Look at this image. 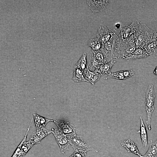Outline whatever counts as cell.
<instances>
[{"mask_svg":"<svg viewBox=\"0 0 157 157\" xmlns=\"http://www.w3.org/2000/svg\"><path fill=\"white\" fill-rule=\"evenodd\" d=\"M157 32L140 23L134 35V43L137 47H144L151 42L156 41Z\"/></svg>","mask_w":157,"mask_h":157,"instance_id":"obj_1","label":"cell"},{"mask_svg":"<svg viewBox=\"0 0 157 157\" xmlns=\"http://www.w3.org/2000/svg\"><path fill=\"white\" fill-rule=\"evenodd\" d=\"M155 95L153 85L149 84L146 92L145 108L147 114L146 123L148 128L150 131L152 113L154 109V102Z\"/></svg>","mask_w":157,"mask_h":157,"instance_id":"obj_2","label":"cell"},{"mask_svg":"<svg viewBox=\"0 0 157 157\" xmlns=\"http://www.w3.org/2000/svg\"><path fill=\"white\" fill-rule=\"evenodd\" d=\"M111 61L101 49L92 50L90 53L88 66L90 71H94L99 65Z\"/></svg>","mask_w":157,"mask_h":157,"instance_id":"obj_3","label":"cell"},{"mask_svg":"<svg viewBox=\"0 0 157 157\" xmlns=\"http://www.w3.org/2000/svg\"><path fill=\"white\" fill-rule=\"evenodd\" d=\"M53 122L58 127L59 131L68 138L76 136V135L74 126L69 122L58 119H55Z\"/></svg>","mask_w":157,"mask_h":157,"instance_id":"obj_4","label":"cell"},{"mask_svg":"<svg viewBox=\"0 0 157 157\" xmlns=\"http://www.w3.org/2000/svg\"><path fill=\"white\" fill-rule=\"evenodd\" d=\"M72 147L75 151L85 153L92 149L90 146L83 140L81 136L76 135L72 138H69Z\"/></svg>","mask_w":157,"mask_h":157,"instance_id":"obj_5","label":"cell"},{"mask_svg":"<svg viewBox=\"0 0 157 157\" xmlns=\"http://www.w3.org/2000/svg\"><path fill=\"white\" fill-rule=\"evenodd\" d=\"M51 132L53 134L59 145L61 151L64 154L69 149V146L71 144V141L69 138L61 133L59 131L52 128Z\"/></svg>","mask_w":157,"mask_h":157,"instance_id":"obj_6","label":"cell"},{"mask_svg":"<svg viewBox=\"0 0 157 157\" xmlns=\"http://www.w3.org/2000/svg\"><path fill=\"white\" fill-rule=\"evenodd\" d=\"M117 33L115 30H111L107 26H102L98 29L97 37L103 44L113 38Z\"/></svg>","mask_w":157,"mask_h":157,"instance_id":"obj_7","label":"cell"},{"mask_svg":"<svg viewBox=\"0 0 157 157\" xmlns=\"http://www.w3.org/2000/svg\"><path fill=\"white\" fill-rule=\"evenodd\" d=\"M110 2L109 0H87L86 3L93 13H99L103 11Z\"/></svg>","mask_w":157,"mask_h":157,"instance_id":"obj_8","label":"cell"},{"mask_svg":"<svg viewBox=\"0 0 157 157\" xmlns=\"http://www.w3.org/2000/svg\"><path fill=\"white\" fill-rule=\"evenodd\" d=\"M51 133V131L44 128L36 130L33 133L30 140L33 145L39 143L42 139Z\"/></svg>","mask_w":157,"mask_h":157,"instance_id":"obj_9","label":"cell"},{"mask_svg":"<svg viewBox=\"0 0 157 157\" xmlns=\"http://www.w3.org/2000/svg\"><path fill=\"white\" fill-rule=\"evenodd\" d=\"M149 55L143 47H137L135 51L130 55L125 60L130 61L149 57Z\"/></svg>","mask_w":157,"mask_h":157,"instance_id":"obj_10","label":"cell"},{"mask_svg":"<svg viewBox=\"0 0 157 157\" xmlns=\"http://www.w3.org/2000/svg\"><path fill=\"white\" fill-rule=\"evenodd\" d=\"M121 144L128 152L133 153L140 157H143L139 151L136 144L131 140L128 139L125 140L121 143Z\"/></svg>","mask_w":157,"mask_h":157,"instance_id":"obj_11","label":"cell"},{"mask_svg":"<svg viewBox=\"0 0 157 157\" xmlns=\"http://www.w3.org/2000/svg\"><path fill=\"white\" fill-rule=\"evenodd\" d=\"M116 61L113 60L110 62L99 65L95 71L101 74L102 76L104 74L110 75L111 74V69Z\"/></svg>","mask_w":157,"mask_h":157,"instance_id":"obj_12","label":"cell"},{"mask_svg":"<svg viewBox=\"0 0 157 157\" xmlns=\"http://www.w3.org/2000/svg\"><path fill=\"white\" fill-rule=\"evenodd\" d=\"M86 70L85 74V78L88 83L90 82L92 85H94L95 83L102 76L101 74L95 71H90L89 69L88 65Z\"/></svg>","mask_w":157,"mask_h":157,"instance_id":"obj_13","label":"cell"},{"mask_svg":"<svg viewBox=\"0 0 157 157\" xmlns=\"http://www.w3.org/2000/svg\"><path fill=\"white\" fill-rule=\"evenodd\" d=\"M33 115L36 130L44 128L49 122L54 121L41 117L35 113Z\"/></svg>","mask_w":157,"mask_h":157,"instance_id":"obj_14","label":"cell"},{"mask_svg":"<svg viewBox=\"0 0 157 157\" xmlns=\"http://www.w3.org/2000/svg\"><path fill=\"white\" fill-rule=\"evenodd\" d=\"M140 129L137 133H140L143 145L145 147H147L148 146V138L147 130L142 117H140Z\"/></svg>","mask_w":157,"mask_h":157,"instance_id":"obj_15","label":"cell"},{"mask_svg":"<svg viewBox=\"0 0 157 157\" xmlns=\"http://www.w3.org/2000/svg\"><path fill=\"white\" fill-rule=\"evenodd\" d=\"M72 79L76 83L83 82H88L85 78L84 71L77 68H75L74 70Z\"/></svg>","mask_w":157,"mask_h":157,"instance_id":"obj_16","label":"cell"},{"mask_svg":"<svg viewBox=\"0 0 157 157\" xmlns=\"http://www.w3.org/2000/svg\"><path fill=\"white\" fill-rule=\"evenodd\" d=\"M143 157H157V138L154 142L150 140L149 149Z\"/></svg>","mask_w":157,"mask_h":157,"instance_id":"obj_17","label":"cell"},{"mask_svg":"<svg viewBox=\"0 0 157 157\" xmlns=\"http://www.w3.org/2000/svg\"><path fill=\"white\" fill-rule=\"evenodd\" d=\"M149 57L157 56V42L154 41L146 45L143 47Z\"/></svg>","mask_w":157,"mask_h":157,"instance_id":"obj_18","label":"cell"},{"mask_svg":"<svg viewBox=\"0 0 157 157\" xmlns=\"http://www.w3.org/2000/svg\"><path fill=\"white\" fill-rule=\"evenodd\" d=\"M87 44L93 50H100L103 46L102 42L97 38L90 39L88 40Z\"/></svg>","mask_w":157,"mask_h":157,"instance_id":"obj_19","label":"cell"},{"mask_svg":"<svg viewBox=\"0 0 157 157\" xmlns=\"http://www.w3.org/2000/svg\"><path fill=\"white\" fill-rule=\"evenodd\" d=\"M87 53H84L79 60L76 64L74 67L80 69L84 71L86 70L88 65L87 60Z\"/></svg>","mask_w":157,"mask_h":157,"instance_id":"obj_20","label":"cell"},{"mask_svg":"<svg viewBox=\"0 0 157 157\" xmlns=\"http://www.w3.org/2000/svg\"><path fill=\"white\" fill-rule=\"evenodd\" d=\"M110 78H115L119 80H125L122 70L111 73L109 75L104 78L107 79Z\"/></svg>","mask_w":157,"mask_h":157,"instance_id":"obj_21","label":"cell"},{"mask_svg":"<svg viewBox=\"0 0 157 157\" xmlns=\"http://www.w3.org/2000/svg\"><path fill=\"white\" fill-rule=\"evenodd\" d=\"M33 145V144L30 140L26 142L22 147L23 153L24 154L26 153Z\"/></svg>","mask_w":157,"mask_h":157,"instance_id":"obj_22","label":"cell"},{"mask_svg":"<svg viewBox=\"0 0 157 157\" xmlns=\"http://www.w3.org/2000/svg\"><path fill=\"white\" fill-rule=\"evenodd\" d=\"M124 76V79L128 78L133 76L134 74L132 70H122Z\"/></svg>","mask_w":157,"mask_h":157,"instance_id":"obj_23","label":"cell"},{"mask_svg":"<svg viewBox=\"0 0 157 157\" xmlns=\"http://www.w3.org/2000/svg\"><path fill=\"white\" fill-rule=\"evenodd\" d=\"M85 153L74 151V152L69 157H85Z\"/></svg>","mask_w":157,"mask_h":157,"instance_id":"obj_24","label":"cell"},{"mask_svg":"<svg viewBox=\"0 0 157 157\" xmlns=\"http://www.w3.org/2000/svg\"><path fill=\"white\" fill-rule=\"evenodd\" d=\"M153 73L155 75L157 76V66H156L154 70Z\"/></svg>","mask_w":157,"mask_h":157,"instance_id":"obj_25","label":"cell"},{"mask_svg":"<svg viewBox=\"0 0 157 157\" xmlns=\"http://www.w3.org/2000/svg\"><path fill=\"white\" fill-rule=\"evenodd\" d=\"M156 41L157 42V38H156Z\"/></svg>","mask_w":157,"mask_h":157,"instance_id":"obj_26","label":"cell"}]
</instances>
